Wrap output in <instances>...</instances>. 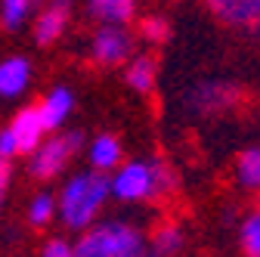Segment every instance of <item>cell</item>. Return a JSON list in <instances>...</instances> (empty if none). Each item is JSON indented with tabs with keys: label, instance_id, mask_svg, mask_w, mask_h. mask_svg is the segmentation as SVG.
Here are the masks:
<instances>
[{
	"label": "cell",
	"instance_id": "cell-1",
	"mask_svg": "<svg viewBox=\"0 0 260 257\" xmlns=\"http://www.w3.org/2000/svg\"><path fill=\"white\" fill-rule=\"evenodd\" d=\"M112 196V183L106 174H75L59 192V217L69 230H87L96 223L103 205Z\"/></svg>",
	"mask_w": 260,
	"mask_h": 257
},
{
	"label": "cell",
	"instance_id": "cell-2",
	"mask_svg": "<svg viewBox=\"0 0 260 257\" xmlns=\"http://www.w3.org/2000/svg\"><path fill=\"white\" fill-rule=\"evenodd\" d=\"M109 183L118 202H152L168 196L177 177L165 162L137 158V162H121V168H115V177Z\"/></svg>",
	"mask_w": 260,
	"mask_h": 257
},
{
	"label": "cell",
	"instance_id": "cell-3",
	"mask_svg": "<svg viewBox=\"0 0 260 257\" xmlns=\"http://www.w3.org/2000/svg\"><path fill=\"white\" fill-rule=\"evenodd\" d=\"M72 248L75 257H149L146 236L124 220L93 223L81 230V239Z\"/></svg>",
	"mask_w": 260,
	"mask_h": 257
},
{
	"label": "cell",
	"instance_id": "cell-4",
	"mask_svg": "<svg viewBox=\"0 0 260 257\" xmlns=\"http://www.w3.org/2000/svg\"><path fill=\"white\" fill-rule=\"evenodd\" d=\"M242 103V87L233 84V81H199L189 93H186V106L195 112V115H202V118H217V115H226V112H233L239 109Z\"/></svg>",
	"mask_w": 260,
	"mask_h": 257
},
{
	"label": "cell",
	"instance_id": "cell-5",
	"mask_svg": "<svg viewBox=\"0 0 260 257\" xmlns=\"http://www.w3.org/2000/svg\"><path fill=\"white\" fill-rule=\"evenodd\" d=\"M84 146V134L81 131H69V134H62V137H53L47 143H41L35 152H31V177L35 180H53L65 165L72 162V155Z\"/></svg>",
	"mask_w": 260,
	"mask_h": 257
},
{
	"label": "cell",
	"instance_id": "cell-6",
	"mask_svg": "<svg viewBox=\"0 0 260 257\" xmlns=\"http://www.w3.org/2000/svg\"><path fill=\"white\" fill-rule=\"evenodd\" d=\"M90 56H93L96 66H106V69L124 66V62L134 56V35H130L124 25H103L93 35Z\"/></svg>",
	"mask_w": 260,
	"mask_h": 257
},
{
	"label": "cell",
	"instance_id": "cell-7",
	"mask_svg": "<svg viewBox=\"0 0 260 257\" xmlns=\"http://www.w3.org/2000/svg\"><path fill=\"white\" fill-rule=\"evenodd\" d=\"M208 7L230 28L254 31V25L260 22V0H208Z\"/></svg>",
	"mask_w": 260,
	"mask_h": 257
},
{
	"label": "cell",
	"instance_id": "cell-8",
	"mask_svg": "<svg viewBox=\"0 0 260 257\" xmlns=\"http://www.w3.org/2000/svg\"><path fill=\"white\" fill-rule=\"evenodd\" d=\"M10 134L16 140V155H31L41 143H44V124L38 115V106H28L22 112H16L13 124H10Z\"/></svg>",
	"mask_w": 260,
	"mask_h": 257
},
{
	"label": "cell",
	"instance_id": "cell-9",
	"mask_svg": "<svg viewBox=\"0 0 260 257\" xmlns=\"http://www.w3.org/2000/svg\"><path fill=\"white\" fill-rule=\"evenodd\" d=\"M65 25H69V0H56V4H50V7L38 16V22H35V41H38L41 47L56 44V41L62 38Z\"/></svg>",
	"mask_w": 260,
	"mask_h": 257
},
{
	"label": "cell",
	"instance_id": "cell-10",
	"mask_svg": "<svg viewBox=\"0 0 260 257\" xmlns=\"http://www.w3.org/2000/svg\"><path fill=\"white\" fill-rule=\"evenodd\" d=\"M75 109V96L69 87H56L47 100L38 106V115H41V124H44V131H56V127L65 124V118L72 115Z\"/></svg>",
	"mask_w": 260,
	"mask_h": 257
},
{
	"label": "cell",
	"instance_id": "cell-11",
	"mask_svg": "<svg viewBox=\"0 0 260 257\" xmlns=\"http://www.w3.org/2000/svg\"><path fill=\"white\" fill-rule=\"evenodd\" d=\"M87 155H90L93 171H100V174L115 171V168H121V162H124L121 140L112 137V134H100V137H96V140L87 146Z\"/></svg>",
	"mask_w": 260,
	"mask_h": 257
},
{
	"label": "cell",
	"instance_id": "cell-12",
	"mask_svg": "<svg viewBox=\"0 0 260 257\" xmlns=\"http://www.w3.org/2000/svg\"><path fill=\"white\" fill-rule=\"evenodd\" d=\"M124 81L130 90L137 93H152L155 90V81H158V66L155 59L140 53V56H130L127 59V69H124Z\"/></svg>",
	"mask_w": 260,
	"mask_h": 257
},
{
	"label": "cell",
	"instance_id": "cell-13",
	"mask_svg": "<svg viewBox=\"0 0 260 257\" xmlns=\"http://www.w3.org/2000/svg\"><path fill=\"white\" fill-rule=\"evenodd\" d=\"M31 81V62L22 56L0 62V96H19Z\"/></svg>",
	"mask_w": 260,
	"mask_h": 257
},
{
	"label": "cell",
	"instance_id": "cell-14",
	"mask_svg": "<svg viewBox=\"0 0 260 257\" xmlns=\"http://www.w3.org/2000/svg\"><path fill=\"white\" fill-rule=\"evenodd\" d=\"M87 10L103 25H127L137 13V0H87Z\"/></svg>",
	"mask_w": 260,
	"mask_h": 257
},
{
	"label": "cell",
	"instance_id": "cell-15",
	"mask_svg": "<svg viewBox=\"0 0 260 257\" xmlns=\"http://www.w3.org/2000/svg\"><path fill=\"white\" fill-rule=\"evenodd\" d=\"M183 230L174 227V223H165V227H158L152 242H149V257H177L183 251Z\"/></svg>",
	"mask_w": 260,
	"mask_h": 257
},
{
	"label": "cell",
	"instance_id": "cell-16",
	"mask_svg": "<svg viewBox=\"0 0 260 257\" xmlns=\"http://www.w3.org/2000/svg\"><path fill=\"white\" fill-rule=\"evenodd\" d=\"M236 180L245 189H260V146H248L236 158Z\"/></svg>",
	"mask_w": 260,
	"mask_h": 257
},
{
	"label": "cell",
	"instance_id": "cell-17",
	"mask_svg": "<svg viewBox=\"0 0 260 257\" xmlns=\"http://www.w3.org/2000/svg\"><path fill=\"white\" fill-rule=\"evenodd\" d=\"M41 0H0V22L7 31H19Z\"/></svg>",
	"mask_w": 260,
	"mask_h": 257
},
{
	"label": "cell",
	"instance_id": "cell-18",
	"mask_svg": "<svg viewBox=\"0 0 260 257\" xmlns=\"http://www.w3.org/2000/svg\"><path fill=\"white\" fill-rule=\"evenodd\" d=\"M239 239H242L245 257H260V208H254V211L242 220Z\"/></svg>",
	"mask_w": 260,
	"mask_h": 257
},
{
	"label": "cell",
	"instance_id": "cell-19",
	"mask_svg": "<svg viewBox=\"0 0 260 257\" xmlns=\"http://www.w3.org/2000/svg\"><path fill=\"white\" fill-rule=\"evenodd\" d=\"M53 214H56V199L50 196V192H41V196L31 202V208H28V223L31 227H47V223L53 220Z\"/></svg>",
	"mask_w": 260,
	"mask_h": 257
},
{
	"label": "cell",
	"instance_id": "cell-20",
	"mask_svg": "<svg viewBox=\"0 0 260 257\" xmlns=\"http://www.w3.org/2000/svg\"><path fill=\"white\" fill-rule=\"evenodd\" d=\"M140 35L149 41V44H165L171 38V22L165 16H149L140 22Z\"/></svg>",
	"mask_w": 260,
	"mask_h": 257
},
{
	"label": "cell",
	"instance_id": "cell-21",
	"mask_svg": "<svg viewBox=\"0 0 260 257\" xmlns=\"http://www.w3.org/2000/svg\"><path fill=\"white\" fill-rule=\"evenodd\" d=\"M41 257H75V248L65 239H50L41 251Z\"/></svg>",
	"mask_w": 260,
	"mask_h": 257
},
{
	"label": "cell",
	"instance_id": "cell-22",
	"mask_svg": "<svg viewBox=\"0 0 260 257\" xmlns=\"http://www.w3.org/2000/svg\"><path fill=\"white\" fill-rule=\"evenodd\" d=\"M10 155H16V140L10 134V127H7V131L0 134V158H10Z\"/></svg>",
	"mask_w": 260,
	"mask_h": 257
},
{
	"label": "cell",
	"instance_id": "cell-23",
	"mask_svg": "<svg viewBox=\"0 0 260 257\" xmlns=\"http://www.w3.org/2000/svg\"><path fill=\"white\" fill-rule=\"evenodd\" d=\"M7 183H10V158H0V199L7 192Z\"/></svg>",
	"mask_w": 260,
	"mask_h": 257
},
{
	"label": "cell",
	"instance_id": "cell-24",
	"mask_svg": "<svg viewBox=\"0 0 260 257\" xmlns=\"http://www.w3.org/2000/svg\"><path fill=\"white\" fill-rule=\"evenodd\" d=\"M254 35H257V38H260V22H257V25H254Z\"/></svg>",
	"mask_w": 260,
	"mask_h": 257
}]
</instances>
